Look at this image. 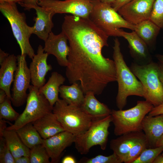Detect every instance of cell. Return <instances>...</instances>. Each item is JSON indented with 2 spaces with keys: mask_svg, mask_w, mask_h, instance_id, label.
Returning <instances> with one entry per match:
<instances>
[{
  "mask_svg": "<svg viewBox=\"0 0 163 163\" xmlns=\"http://www.w3.org/2000/svg\"><path fill=\"white\" fill-rule=\"evenodd\" d=\"M149 19L163 28V0H155Z\"/></svg>",
  "mask_w": 163,
  "mask_h": 163,
  "instance_id": "obj_33",
  "label": "cell"
},
{
  "mask_svg": "<svg viewBox=\"0 0 163 163\" xmlns=\"http://www.w3.org/2000/svg\"><path fill=\"white\" fill-rule=\"evenodd\" d=\"M37 5L55 14L67 13L89 18L92 8L91 0H40Z\"/></svg>",
  "mask_w": 163,
  "mask_h": 163,
  "instance_id": "obj_10",
  "label": "cell"
},
{
  "mask_svg": "<svg viewBox=\"0 0 163 163\" xmlns=\"http://www.w3.org/2000/svg\"><path fill=\"white\" fill-rule=\"evenodd\" d=\"M26 55H18L17 68L16 71L11 90V102L15 107L22 106L26 101L27 91L30 86L31 78L26 60Z\"/></svg>",
  "mask_w": 163,
  "mask_h": 163,
  "instance_id": "obj_11",
  "label": "cell"
},
{
  "mask_svg": "<svg viewBox=\"0 0 163 163\" xmlns=\"http://www.w3.org/2000/svg\"><path fill=\"white\" fill-rule=\"evenodd\" d=\"M148 148V142L144 133L131 148L124 163H133L139 157L144 150Z\"/></svg>",
  "mask_w": 163,
  "mask_h": 163,
  "instance_id": "obj_28",
  "label": "cell"
},
{
  "mask_svg": "<svg viewBox=\"0 0 163 163\" xmlns=\"http://www.w3.org/2000/svg\"><path fill=\"white\" fill-rule=\"evenodd\" d=\"M29 158L30 163H51L48 152L42 144L30 149Z\"/></svg>",
  "mask_w": 163,
  "mask_h": 163,
  "instance_id": "obj_29",
  "label": "cell"
},
{
  "mask_svg": "<svg viewBox=\"0 0 163 163\" xmlns=\"http://www.w3.org/2000/svg\"><path fill=\"white\" fill-rule=\"evenodd\" d=\"M15 163H30L29 157L22 156L14 158Z\"/></svg>",
  "mask_w": 163,
  "mask_h": 163,
  "instance_id": "obj_38",
  "label": "cell"
},
{
  "mask_svg": "<svg viewBox=\"0 0 163 163\" xmlns=\"http://www.w3.org/2000/svg\"><path fill=\"white\" fill-rule=\"evenodd\" d=\"M161 155H163V152L161 153Z\"/></svg>",
  "mask_w": 163,
  "mask_h": 163,
  "instance_id": "obj_49",
  "label": "cell"
},
{
  "mask_svg": "<svg viewBox=\"0 0 163 163\" xmlns=\"http://www.w3.org/2000/svg\"><path fill=\"white\" fill-rule=\"evenodd\" d=\"M60 97L67 104L80 106L84 101V93L79 84L75 82L71 85H62L59 89Z\"/></svg>",
  "mask_w": 163,
  "mask_h": 163,
  "instance_id": "obj_26",
  "label": "cell"
},
{
  "mask_svg": "<svg viewBox=\"0 0 163 163\" xmlns=\"http://www.w3.org/2000/svg\"><path fill=\"white\" fill-rule=\"evenodd\" d=\"M121 37L128 42L130 53L136 62L135 63L143 65L152 61L148 46L135 31L127 32L123 30Z\"/></svg>",
  "mask_w": 163,
  "mask_h": 163,
  "instance_id": "obj_16",
  "label": "cell"
},
{
  "mask_svg": "<svg viewBox=\"0 0 163 163\" xmlns=\"http://www.w3.org/2000/svg\"><path fill=\"white\" fill-rule=\"evenodd\" d=\"M62 31L69 42L66 75L70 84L79 82L84 93L101 94L109 83L117 81L113 60L104 57L109 37L89 18L65 15Z\"/></svg>",
  "mask_w": 163,
  "mask_h": 163,
  "instance_id": "obj_1",
  "label": "cell"
},
{
  "mask_svg": "<svg viewBox=\"0 0 163 163\" xmlns=\"http://www.w3.org/2000/svg\"><path fill=\"white\" fill-rule=\"evenodd\" d=\"M153 163H163V155H159L155 159Z\"/></svg>",
  "mask_w": 163,
  "mask_h": 163,
  "instance_id": "obj_44",
  "label": "cell"
},
{
  "mask_svg": "<svg viewBox=\"0 0 163 163\" xmlns=\"http://www.w3.org/2000/svg\"><path fill=\"white\" fill-rule=\"evenodd\" d=\"M113 57L116 69L118 89L116 104L119 110L126 106L127 97L135 95L143 97L144 90L140 81L127 65L122 53L120 43L117 38L114 40Z\"/></svg>",
  "mask_w": 163,
  "mask_h": 163,
  "instance_id": "obj_2",
  "label": "cell"
},
{
  "mask_svg": "<svg viewBox=\"0 0 163 163\" xmlns=\"http://www.w3.org/2000/svg\"><path fill=\"white\" fill-rule=\"evenodd\" d=\"M40 0H24L23 3H20L19 4L24 8L25 10L30 11L33 8L37 5V2Z\"/></svg>",
  "mask_w": 163,
  "mask_h": 163,
  "instance_id": "obj_35",
  "label": "cell"
},
{
  "mask_svg": "<svg viewBox=\"0 0 163 163\" xmlns=\"http://www.w3.org/2000/svg\"><path fill=\"white\" fill-rule=\"evenodd\" d=\"M16 131L23 143L30 149L42 143L43 139L32 123H27Z\"/></svg>",
  "mask_w": 163,
  "mask_h": 163,
  "instance_id": "obj_27",
  "label": "cell"
},
{
  "mask_svg": "<svg viewBox=\"0 0 163 163\" xmlns=\"http://www.w3.org/2000/svg\"><path fill=\"white\" fill-rule=\"evenodd\" d=\"M163 145V135L157 142L156 144V147Z\"/></svg>",
  "mask_w": 163,
  "mask_h": 163,
  "instance_id": "obj_46",
  "label": "cell"
},
{
  "mask_svg": "<svg viewBox=\"0 0 163 163\" xmlns=\"http://www.w3.org/2000/svg\"><path fill=\"white\" fill-rule=\"evenodd\" d=\"M62 163H76L77 161L75 158L71 155H67L64 157L61 161Z\"/></svg>",
  "mask_w": 163,
  "mask_h": 163,
  "instance_id": "obj_39",
  "label": "cell"
},
{
  "mask_svg": "<svg viewBox=\"0 0 163 163\" xmlns=\"http://www.w3.org/2000/svg\"><path fill=\"white\" fill-rule=\"evenodd\" d=\"M158 65L159 77L163 85V64L159 62Z\"/></svg>",
  "mask_w": 163,
  "mask_h": 163,
  "instance_id": "obj_41",
  "label": "cell"
},
{
  "mask_svg": "<svg viewBox=\"0 0 163 163\" xmlns=\"http://www.w3.org/2000/svg\"><path fill=\"white\" fill-rule=\"evenodd\" d=\"M32 9L36 11V16L34 18L33 34L45 41L47 38L54 26L52 18L55 15L45 8L38 5Z\"/></svg>",
  "mask_w": 163,
  "mask_h": 163,
  "instance_id": "obj_17",
  "label": "cell"
},
{
  "mask_svg": "<svg viewBox=\"0 0 163 163\" xmlns=\"http://www.w3.org/2000/svg\"><path fill=\"white\" fill-rule=\"evenodd\" d=\"M32 123L43 139L65 131L53 112L46 114Z\"/></svg>",
  "mask_w": 163,
  "mask_h": 163,
  "instance_id": "obj_20",
  "label": "cell"
},
{
  "mask_svg": "<svg viewBox=\"0 0 163 163\" xmlns=\"http://www.w3.org/2000/svg\"><path fill=\"white\" fill-rule=\"evenodd\" d=\"M154 106L146 101H138L134 107L126 110H111L112 122L116 136L133 132H140L145 117Z\"/></svg>",
  "mask_w": 163,
  "mask_h": 163,
  "instance_id": "obj_5",
  "label": "cell"
},
{
  "mask_svg": "<svg viewBox=\"0 0 163 163\" xmlns=\"http://www.w3.org/2000/svg\"><path fill=\"white\" fill-rule=\"evenodd\" d=\"M53 112L65 130L75 136L86 131L93 120L80 106L69 104L62 99H59L56 103Z\"/></svg>",
  "mask_w": 163,
  "mask_h": 163,
  "instance_id": "obj_7",
  "label": "cell"
},
{
  "mask_svg": "<svg viewBox=\"0 0 163 163\" xmlns=\"http://www.w3.org/2000/svg\"><path fill=\"white\" fill-rule=\"evenodd\" d=\"M91 0L93 8L89 18L109 37H121L122 28L135 30V25L126 21L111 5Z\"/></svg>",
  "mask_w": 163,
  "mask_h": 163,
  "instance_id": "obj_3",
  "label": "cell"
},
{
  "mask_svg": "<svg viewBox=\"0 0 163 163\" xmlns=\"http://www.w3.org/2000/svg\"><path fill=\"white\" fill-rule=\"evenodd\" d=\"M155 0H132L118 11L126 21L136 25L149 19Z\"/></svg>",
  "mask_w": 163,
  "mask_h": 163,
  "instance_id": "obj_12",
  "label": "cell"
},
{
  "mask_svg": "<svg viewBox=\"0 0 163 163\" xmlns=\"http://www.w3.org/2000/svg\"><path fill=\"white\" fill-rule=\"evenodd\" d=\"M0 65V89L5 91L7 97L11 100L10 89L17 68V56L10 54Z\"/></svg>",
  "mask_w": 163,
  "mask_h": 163,
  "instance_id": "obj_21",
  "label": "cell"
},
{
  "mask_svg": "<svg viewBox=\"0 0 163 163\" xmlns=\"http://www.w3.org/2000/svg\"><path fill=\"white\" fill-rule=\"evenodd\" d=\"M112 122L111 114L92 120L88 129L84 133L75 136V147L81 155H86L93 146L99 145L102 150L107 147L109 134V128Z\"/></svg>",
  "mask_w": 163,
  "mask_h": 163,
  "instance_id": "obj_8",
  "label": "cell"
},
{
  "mask_svg": "<svg viewBox=\"0 0 163 163\" xmlns=\"http://www.w3.org/2000/svg\"><path fill=\"white\" fill-rule=\"evenodd\" d=\"M28 90L24 110L14 123L7 127L5 130L16 131L25 125L32 123L53 112V107L40 92L39 88L31 85Z\"/></svg>",
  "mask_w": 163,
  "mask_h": 163,
  "instance_id": "obj_9",
  "label": "cell"
},
{
  "mask_svg": "<svg viewBox=\"0 0 163 163\" xmlns=\"http://www.w3.org/2000/svg\"><path fill=\"white\" fill-rule=\"evenodd\" d=\"M163 114V102L159 105L154 107L148 115L153 116Z\"/></svg>",
  "mask_w": 163,
  "mask_h": 163,
  "instance_id": "obj_36",
  "label": "cell"
},
{
  "mask_svg": "<svg viewBox=\"0 0 163 163\" xmlns=\"http://www.w3.org/2000/svg\"><path fill=\"white\" fill-rule=\"evenodd\" d=\"M0 1L10 3L19 4L20 3H23L24 0H0Z\"/></svg>",
  "mask_w": 163,
  "mask_h": 163,
  "instance_id": "obj_45",
  "label": "cell"
},
{
  "mask_svg": "<svg viewBox=\"0 0 163 163\" xmlns=\"http://www.w3.org/2000/svg\"><path fill=\"white\" fill-rule=\"evenodd\" d=\"M68 39L62 31L58 34L52 31L44 41V51L49 55L54 56L59 65L66 67L68 63V56L69 48L68 44Z\"/></svg>",
  "mask_w": 163,
  "mask_h": 163,
  "instance_id": "obj_13",
  "label": "cell"
},
{
  "mask_svg": "<svg viewBox=\"0 0 163 163\" xmlns=\"http://www.w3.org/2000/svg\"><path fill=\"white\" fill-rule=\"evenodd\" d=\"M1 136H3L14 158L22 156L29 157L30 149L22 142L16 131L5 130Z\"/></svg>",
  "mask_w": 163,
  "mask_h": 163,
  "instance_id": "obj_24",
  "label": "cell"
},
{
  "mask_svg": "<svg viewBox=\"0 0 163 163\" xmlns=\"http://www.w3.org/2000/svg\"><path fill=\"white\" fill-rule=\"evenodd\" d=\"M7 97L5 91L3 90L0 89V104L2 103Z\"/></svg>",
  "mask_w": 163,
  "mask_h": 163,
  "instance_id": "obj_43",
  "label": "cell"
},
{
  "mask_svg": "<svg viewBox=\"0 0 163 163\" xmlns=\"http://www.w3.org/2000/svg\"><path fill=\"white\" fill-rule=\"evenodd\" d=\"M11 99L7 97L5 101L0 104V118L11 121H15L20 114L13 108Z\"/></svg>",
  "mask_w": 163,
  "mask_h": 163,
  "instance_id": "obj_31",
  "label": "cell"
},
{
  "mask_svg": "<svg viewBox=\"0 0 163 163\" xmlns=\"http://www.w3.org/2000/svg\"><path fill=\"white\" fill-rule=\"evenodd\" d=\"M155 57L159 62L163 64V55L160 54L156 55Z\"/></svg>",
  "mask_w": 163,
  "mask_h": 163,
  "instance_id": "obj_47",
  "label": "cell"
},
{
  "mask_svg": "<svg viewBox=\"0 0 163 163\" xmlns=\"http://www.w3.org/2000/svg\"><path fill=\"white\" fill-rule=\"evenodd\" d=\"M48 55L44 52L43 47L39 45L29 67L32 85L39 88L45 84L46 75L52 69L51 65L47 63Z\"/></svg>",
  "mask_w": 163,
  "mask_h": 163,
  "instance_id": "obj_15",
  "label": "cell"
},
{
  "mask_svg": "<svg viewBox=\"0 0 163 163\" xmlns=\"http://www.w3.org/2000/svg\"><path fill=\"white\" fill-rule=\"evenodd\" d=\"M142 129L147 139L149 147H156L157 142L163 135V114L146 116L142 122Z\"/></svg>",
  "mask_w": 163,
  "mask_h": 163,
  "instance_id": "obj_19",
  "label": "cell"
},
{
  "mask_svg": "<svg viewBox=\"0 0 163 163\" xmlns=\"http://www.w3.org/2000/svg\"><path fill=\"white\" fill-rule=\"evenodd\" d=\"M10 54L0 49V65L8 57Z\"/></svg>",
  "mask_w": 163,
  "mask_h": 163,
  "instance_id": "obj_40",
  "label": "cell"
},
{
  "mask_svg": "<svg viewBox=\"0 0 163 163\" xmlns=\"http://www.w3.org/2000/svg\"><path fill=\"white\" fill-rule=\"evenodd\" d=\"M65 80V78L61 74L53 72L47 82L39 88L40 92L45 96L52 107L59 99V88Z\"/></svg>",
  "mask_w": 163,
  "mask_h": 163,
  "instance_id": "obj_23",
  "label": "cell"
},
{
  "mask_svg": "<svg viewBox=\"0 0 163 163\" xmlns=\"http://www.w3.org/2000/svg\"><path fill=\"white\" fill-rule=\"evenodd\" d=\"M144 134L142 131L123 134L110 142V147L122 163L124 162L131 148Z\"/></svg>",
  "mask_w": 163,
  "mask_h": 163,
  "instance_id": "obj_18",
  "label": "cell"
},
{
  "mask_svg": "<svg viewBox=\"0 0 163 163\" xmlns=\"http://www.w3.org/2000/svg\"><path fill=\"white\" fill-rule=\"evenodd\" d=\"M91 92L86 93L80 106L82 110L92 120L105 117L110 115L111 110L105 104L98 100Z\"/></svg>",
  "mask_w": 163,
  "mask_h": 163,
  "instance_id": "obj_22",
  "label": "cell"
},
{
  "mask_svg": "<svg viewBox=\"0 0 163 163\" xmlns=\"http://www.w3.org/2000/svg\"><path fill=\"white\" fill-rule=\"evenodd\" d=\"M161 28L150 19L142 21L135 25V31L147 45L152 46L154 44Z\"/></svg>",
  "mask_w": 163,
  "mask_h": 163,
  "instance_id": "obj_25",
  "label": "cell"
},
{
  "mask_svg": "<svg viewBox=\"0 0 163 163\" xmlns=\"http://www.w3.org/2000/svg\"><path fill=\"white\" fill-rule=\"evenodd\" d=\"M0 11L9 22L13 34L19 46L21 55L31 59L35 54L29 41L33 34V27L26 22L25 14L18 10L16 3L0 1Z\"/></svg>",
  "mask_w": 163,
  "mask_h": 163,
  "instance_id": "obj_4",
  "label": "cell"
},
{
  "mask_svg": "<svg viewBox=\"0 0 163 163\" xmlns=\"http://www.w3.org/2000/svg\"><path fill=\"white\" fill-rule=\"evenodd\" d=\"M80 163H122L114 153L108 156L98 155L95 157L88 158L84 157L78 161Z\"/></svg>",
  "mask_w": 163,
  "mask_h": 163,
  "instance_id": "obj_32",
  "label": "cell"
},
{
  "mask_svg": "<svg viewBox=\"0 0 163 163\" xmlns=\"http://www.w3.org/2000/svg\"><path fill=\"white\" fill-rule=\"evenodd\" d=\"M0 163H15L14 158L3 136L0 138Z\"/></svg>",
  "mask_w": 163,
  "mask_h": 163,
  "instance_id": "obj_34",
  "label": "cell"
},
{
  "mask_svg": "<svg viewBox=\"0 0 163 163\" xmlns=\"http://www.w3.org/2000/svg\"><path fill=\"white\" fill-rule=\"evenodd\" d=\"M129 68L143 86L145 100L154 107L161 104L163 85L159 77L158 63L152 61L143 65L132 63Z\"/></svg>",
  "mask_w": 163,
  "mask_h": 163,
  "instance_id": "obj_6",
  "label": "cell"
},
{
  "mask_svg": "<svg viewBox=\"0 0 163 163\" xmlns=\"http://www.w3.org/2000/svg\"><path fill=\"white\" fill-rule=\"evenodd\" d=\"M101 2L110 5L114 3L116 0H99Z\"/></svg>",
  "mask_w": 163,
  "mask_h": 163,
  "instance_id": "obj_48",
  "label": "cell"
},
{
  "mask_svg": "<svg viewBox=\"0 0 163 163\" xmlns=\"http://www.w3.org/2000/svg\"><path fill=\"white\" fill-rule=\"evenodd\" d=\"M6 122L3 119L0 118V136H1L3 132L6 129Z\"/></svg>",
  "mask_w": 163,
  "mask_h": 163,
  "instance_id": "obj_42",
  "label": "cell"
},
{
  "mask_svg": "<svg viewBox=\"0 0 163 163\" xmlns=\"http://www.w3.org/2000/svg\"><path fill=\"white\" fill-rule=\"evenodd\" d=\"M132 0H116L112 5V7L116 11L122 6L130 2Z\"/></svg>",
  "mask_w": 163,
  "mask_h": 163,
  "instance_id": "obj_37",
  "label": "cell"
},
{
  "mask_svg": "<svg viewBox=\"0 0 163 163\" xmlns=\"http://www.w3.org/2000/svg\"><path fill=\"white\" fill-rule=\"evenodd\" d=\"M75 136L72 133L64 131L43 139L42 144L48 152L51 160V163L59 162L64 150L74 142Z\"/></svg>",
  "mask_w": 163,
  "mask_h": 163,
  "instance_id": "obj_14",
  "label": "cell"
},
{
  "mask_svg": "<svg viewBox=\"0 0 163 163\" xmlns=\"http://www.w3.org/2000/svg\"><path fill=\"white\" fill-rule=\"evenodd\" d=\"M163 152V145L147 148L133 163H153L157 157Z\"/></svg>",
  "mask_w": 163,
  "mask_h": 163,
  "instance_id": "obj_30",
  "label": "cell"
}]
</instances>
